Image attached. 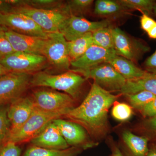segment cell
Here are the masks:
<instances>
[{
  "label": "cell",
  "mask_w": 156,
  "mask_h": 156,
  "mask_svg": "<svg viewBox=\"0 0 156 156\" xmlns=\"http://www.w3.org/2000/svg\"><path fill=\"white\" fill-rule=\"evenodd\" d=\"M118 98L93 83L83 102L64 117L83 127L93 137L100 139L108 131V110Z\"/></svg>",
  "instance_id": "1"
},
{
  "label": "cell",
  "mask_w": 156,
  "mask_h": 156,
  "mask_svg": "<svg viewBox=\"0 0 156 156\" xmlns=\"http://www.w3.org/2000/svg\"><path fill=\"white\" fill-rule=\"evenodd\" d=\"M86 79L80 74L69 71L53 75L45 72H38L31 77L30 86L44 87L62 91L75 99L79 97L81 88Z\"/></svg>",
  "instance_id": "2"
},
{
  "label": "cell",
  "mask_w": 156,
  "mask_h": 156,
  "mask_svg": "<svg viewBox=\"0 0 156 156\" xmlns=\"http://www.w3.org/2000/svg\"><path fill=\"white\" fill-rule=\"evenodd\" d=\"M12 12L28 16L47 33L59 32L70 16L66 3L64 6L57 9H41L20 7L14 8Z\"/></svg>",
  "instance_id": "3"
},
{
  "label": "cell",
  "mask_w": 156,
  "mask_h": 156,
  "mask_svg": "<svg viewBox=\"0 0 156 156\" xmlns=\"http://www.w3.org/2000/svg\"><path fill=\"white\" fill-rule=\"evenodd\" d=\"M66 115V113L64 112L44 111L35 107L25 124L16 132L10 134L6 142L11 141L18 144L30 141L53 120Z\"/></svg>",
  "instance_id": "4"
},
{
  "label": "cell",
  "mask_w": 156,
  "mask_h": 156,
  "mask_svg": "<svg viewBox=\"0 0 156 156\" xmlns=\"http://www.w3.org/2000/svg\"><path fill=\"white\" fill-rule=\"evenodd\" d=\"M70 70L82 75L86 79H92L96 85L110 92H119L127 81L107 62L88 69H72Z\"/></svg>",
  "instance_id": "5"
},
{
  "label": "cell",
  "mask_w": 156,
  "mask_h": 156,
  "mask_svg": "<svg viewBox=\"0 0 156 156\" xmlns=\"http://www.w3.org/2000/svg\"><path fill=\"white\" fill-rule=\"evenodd\" d=\"M0 63L10 72L30 75L44 69L48 62L43 55L14 52L0 59Z\"/></svg>",
  "instance_id": "6"
},
{
  "label": "cell",
  "mask_w": 156,
  "mask_h": 156,
  "mask_svg": "<svg viewBox=\"0 0 156 156\" xmlns=\"http://www.w3.org/2000/svg\"><path fill=\"white\" fill-rule=\"evenodd\" d=\"M32 99L37 108L44 111L66 113L74 108V100L64 92L53 89H41L33 93Z\"/></svg>",
  "instance_id": "7"
},
{
  "label": "cell",
  "mask_w": 156,
  "mask_h": 156,
  "mask_svg": "<svg viewBox=\"0 0 156 156\" xmlns=\"http://www.w3.org/2000/svg\"><path fill=\"white\" fill-rule=\"evenodd\" d=\"M42 55L47 58L48 63L54 67L69 70L71 60L68 41L59 32L48 34Z\"/></svg>",
  "instance_id": "8"
},
{
  "label": "cell",
  "mask_w": 156,
  "mask_h": 156,
  "mask_svg": "<svg viewBox=\"0 0 156 156\" xmlns=\"http://www.w3.org/2000/svg\"><path fill=\"white\" fill-rule=\"evenodd\" d=\"M30 74L9 73L0 76V105L11 103L22 95L30 86Z\"/></svg>",
  "instance_id": "9"
},
{
  "label": "cell",
  "mask_w": 156,
  "mask_h": 156,
  "mask_svg": "<svg viewBox=\"0 0 156 156\" xmlns=\"http://www.w3.org/2000/svg\"><path fill=\"white\" fill-rule=\"evenodd\" d=\"M114 50L118 56L134 62L150 51V48L142 41L129 36L119 27L112 28Z\"/></svg>",
  "instance_id": "10"
},
{
  "label": "cell",
  "mask_w": 156,
  "mask_h": 156,
  "mask_svg": "<svg viewBox=\"0 0 156 156\" xmlns=\"http://www.w3.org/2000/svg\"><path fill=\"white\" fill-rule=\"evenodd\" d=\"M0 26L17 33L33 36L47 38L48 34L30 17L18 12L0 13Z\"/></svg>",
  "instance_id": "11"
},
{
  "label": "cell",
  "mask_w": 156,
  "mask_h": 156,
  "mask_svg": "<svg viewBox=\"0 0 156 156\" xmlns=\"http://www.w3.org/2000/svg\"><path fill=\"white\" fill-rule=\"evenodd\" d=\"M109 24L108 20L91 21L83 17L70 15L59 32L67 41H71L89 33L109 26Z\"/></svg>",
  "instance_id": "12"
},
{
  "label": "cell",
  "mask_w": 156,
  "mask_h": 156,
  "mask_svg": "<svg viewBox=\"0 0 156 156\" xmlns=\"http://www.w3.org/2000/svg\"><path fill=\"white\" fill-rule=\"evenodd\" d=\"M53 122L69 145L88 148L95 145L89 139L86 129L77 123L61 118L53 120Z\"/></svg>",
  "instance_id": "13"
},
{
  "label": "cell",
  "mask_w": 156,
  "mask_h": 156,
  "mask_svg": "<svg viewBox=\"0 0 156 156\" xmlns=\"http://www.w3.org/2000/svg\"><path fill=\"white\" fill-rule=\"evenodd\" d=\"M35 108L31 97H21L10 103L8 109V116L11 124L9 135L16 132L25 124Z\"/></svg>",
  "instance_id": "14"
},
{
  "label": "cell",
  "mask_w": 156,
  "mask_h": 156,
  "mask_svg": "<svg viewBox=\"0 0 156 156\" xmlns=\"http://www.w3.org/2000/svg\"><path fill=\"white\" fill-rule=\"evenodd\" d=\"M4 28L6 36L15 52L43 55L47 37L22 34Z\"/></svg>",
  "instance_id": "15"
},
{
  "label": "cell",
  "mask_w": 156,
  "mask_h": 156,
  "mask_svg": "<svg viewBox=\"0 0 156 156\" xmlns=\"http://www.w3.org/2000/svg\"><path fill=\"white\" fill-rule=\"evenodd\" d=\"M116 55L114 50L105 49L93 44L83 56L71 62V66L74 69H88L107 62Z\"/></svg>",
  "instance_id": "16"
},
{
  "label": "cell",
  "mask_w": 156,
  "mask_h": 156,
  "mask_svg": "<svg viewBox=\"0 0 156 156\" xmlns=\"http://www.w3.org/2000/svg\"><path fill=\"white\" fill-rule=\"evenodd\" d=\"M30 141L32 145L49 149L63 150L69 147L58 128L53 122L48 124Z\"/></svg>",
  "instance_id": "17"
},
{
  "label": "cell",
  "mask_w": 156,
  "mask_h": 156,
  "mask_svg": "<svg viewBox=\"0 0 156 156\" xmlns=\"http://www.w3.org/2000/svg\"><path fill=\"white\" fill-rule=\"evenodd\" d=\"M107 63L110 64L126 80H137L148 73L145 70L136 66L133 62L117 55L111 58Z\"/></svg>",
  "instance_id": "18"
},
{
  "label": "cell",
  "mask_w": 156,
  "mask_h": 156,
  "mask_svg": "<svg viewBox=\"0 0 156 156\" xmlns=\"http://www.w3.org/2000/svg\"><path fill=\"white\" fill-rule=\"evenodd\" d=\"M141 91L151 92L156 95V73L148 72L145 76L137 80H127L119 92L127 96Z\"/></svg>",
  "instance_id": "19"
},
{
  "label": "cell",
  "mask_w": 156,
  "mask_h": 156,
  "mask_svg": "<svg viewBox=\"0 0 156 156\" xmlns=\"http://www.w3.org/2000/svg\"><path fill=\"white\" fill-rule=\"evenodd\" d=\"M122 139L128 148L130 156H146L148 152L149 140L144 136L135 135L130 131H125Z\"/></svg>",
  "instance_id": "20"
},
{
  "label": "cell",
  "mask_w": 156,
  "mask_h": 156,
  "mask_svg": "<svg viewBox=\"0 0 156 156\" xmlns=\"http://www.w3.org/2000/svg\"><path fill=\"white\" fill-rule=\"evenodd\" d=\"M128 10L119 1L97 0L95 2L94 13L100 17L115 18L125 14Z\"/></svg>",
  "instance_id": "21"
},
{
  "label": "cell",
  "mask_w": 156,
  "mask_h": 156,
  "mask_svg": "<svg viewBox=\"0 0 156 156\" xmlns=\"http://www.w3.org/2000/svg\"><path fill=\"white\" fill-rule=\"evenodd\" d=\"M93 44L92 33H89L75 40L68 41L69 55L71 62L80 58Z\"/></svg>",
  "instance_id": "22"
},
{
  "label": "cell",
  "mask_w": 156,
  "mask_h": 156,
  "mask_svg": "<svg viewBox=\"0 0 156 156\" xmlns=\"http://www.w3.org/2000/svg\"><path fill=\"white\" fill-rule=\"evenodd\" d=\"M112 28L109 26L92 33L93 44L105 49L114 50Z\"/></svg>",
  "instance_id": "23"
},
{
  "label": "cell",
  "mask_w": 156,
  "mask_h": 156,
  "mask_svg": "<svg viewBox=\"0 0 156 156\" xmlns=\"http://www.w3.org/2000/svg\"><path fill=\"white\" fill-rule=\"evenodd\" d=\"M119 2L128 10H135L150 16L154 13L156 2L152 0H119Z\"/></svg>",
  "instance_id": "24"
},
{
  "label": "cell",
  "mask_w": 156,
  "mask_h": 156,
  "mask_svg": "<svg viewBox=\"0 0 156 156\" xmlns=\"http://www.w3.org/2000/svg\"><path fill=\"white\" fill-rule=\"evenodd\" d=\"M75 151L73 149L56 150L32 145L26 151L23 156H70Z\"/></svg>",
  "instance_id": "25"
},
{
  "label": "cell",
  "mask_w": 156,
  "mask_h": 156,
  "mask_svg": "<svg viewBox=\"0 0 156 156\" xmlns=\"http://www.w3.org/2000/svg\"><path fill=\"white\" fill-rule=\"evenodd\" d=\"M93 0H71L66 2V8L70 15L82 17L91 9Z\"/></svg>",
  "instance_id": "26"
},
{
  "label": "cell",
  "mask_w": 156,
  "mask_h": 156,
  "mask_svg": "<svg viewBox=\"0 0 156 156\" xmlns=\"http://www.w3.org/2000/svg\"><path fill=\"white\" fill-rule=\"evenodd\" d=\"M127 96L132 107L140 111L156 97V95L147 91H141Z\"/></svg>",
  "instance_id": "27"
},
{
  "label": "cell",
  "mask_w": 156,
  "mask_h": 156,
  "mask_svg": "<svg viewBox=\"0 0 156 156\" xmlns=\"http://www.w3.org/2000/svg\"><path fill=\"white\" fill-rule=\"evenodd\" d=\"M65 3L59 0H22L21 7H29L37 9H51L62 7Z\"/></svg>",
  "instance_id": "28"
},
{
  "label": "cell",
  "mask_w": 156,
  "mask_h": 156,
  "mask_svg": "<svg viewBox=\"0 0 156 156\" xmlns=\"http://www.w3.org/2000/svg\"><path fill=\"white\" fill-rule=\"evenodd\" d=\"M2 105H0V147L7 141L11 129L8 116V108Z\"/></svg>",
  "instance_id": "29"
},
{
  "label": "cell",
  "mask_w": 156,
  "mask_h": 156,
  "mask_svg": "<svg viewBox=\"0 0 156 156\" xmlns=\"http://www.w3.org/2000/svg\"><path fill=\"white\" fill-rule=\"evenodd\" d=\"M133 113L131 107L126 103L116 104L112 108V116L115 119L120 122H125L129 120Z\"/></svg>",
  "instance_id": "30"
},
{
  "label": "cell",
  "mask_w": 156,
  "mask_h": 156,
  "mask_svg": "<svg viewBox=\"0 0 156 156\" xmlns=\"http://www.w3.org/2000/svg\"><path fill=\"white\" fill-rule=\"evenodd\" d=\"M14 52L15 51L6 36L5 29L0 27V59Z\"/></svg>",
  "instance_id": "31"
},
{
  "label": "cell",
  "mask_w": 156,
  "mask_h": 156,
  "mask_svg": "<svg viewBox=\"0 0 156 156\" xmlns=\"http://www.w3.org/2000/svg\"><path fill=\"white\" fill-rule=\"evenodd\" d=\"M17 144L11 141L6 142L0 147V156H21V149Z\"/></svg>",
  "instance_id": "32"
},
{
  "label": "cell",
  "mask_w": 156,
  "mask_h": 156,
  "mask_svg": "<svg viewBox=\"0 0 156 156\" xmlns=\"http://www.w3.org/2000/svg\"><path fill=\"white\" fill-rule=\"evenodd\" d=\"M144 117L152 118L156 116V97L140 111Z\"/></svg>",
  "instance_id": "33"
},
{
  "label": "cell",
  "mask_w": 156,
  "mask_h": 156,
  "mask_svg": "<svg viewBox=\"0 0 156 156\" xmlns=\"http://www.w3.org/2000/svg\"><path fill=\"white\" fill-rule=\"evenodd\" d=\"M140 23L141 29L147 33L155 25L156 21L150 16L142 14L140 17Z\"/></svg>",
  "instance_id": "34"
},
{
  "label": "cell",
  "mask_w": 156,
  "mask_h": 156,
  "mask_svg": "<svg viewBox=\"0 0 156 156\" xmlns=\"http://www.w3.org/2000/svg\"><path fill=\"white\" fill-rule=\"evenodd\" d=\"M144 128L153 137H156V116L148 118L143 124Z\"/></svg>",
  "instance_id": "35"
},
{
  "label": "cell",
  "mask_w": 156,
  "mask_h": 156,
  "mask_svg": "<svg viewBox=\"0 0 156 156\" xmlns=\"http://www.w3.org/2000/svg\"><path fill=\"white\" fill-rule=\"evenodd\" d=\"M144 65L147 72L156 74V50L152 55L147 58Z\"/></svg>",
  "instance_id": "36"
},
{
  "label": "cell",
  "mask_w": 156,
  "mask_h": 156,
  "mask_svg": "<svg viewBox=\"0 0 156 156\" xmlns=\"http://www.w3.org/2000/svg\"><path fill=\"white\" fill-rule=\"evenodd\" d=\"M14 7L9 0H0V13H9L13 11Z\"/></svg>",
  "instance_id": "37"
},
{
  "label": "cell",
  "mask_w": 156,
  "mask_h": 156,
  "mask_svg": "<svg viewBox=\"0 0 156 156\" xmlns=\"http://www.w3.org/2000/svg\"><path fill=\"white\" fill-rule=\"evenodd\" d=\"M147 34L150 38L156 39V24L148 32Z\"/></svg>",
  "instance_id": "38"
},
{
  "label": "cell",
  "mask_w": 156,
  "mask_h": 156,
  "mask_svg": "<svg viewBox=\"0 0 156 156\" xmlns=\"http://www.w3.org/2000/svg\"><path fill=\"white\" fill-rule=\"evenodd\" d=\"M112 156H124L119 148L115 147L113 148Z\"/></svg>",
  "instance_id": "39"
},
{
  "label": "cell",
  "mask_w": 156,
  "mask_h": 156,
  "mask_svg": "<svg viewBox=\"0 0 156 156\" xmlns=\"http://www.w3.org/2000/svg\"><path fill=\"white\" fill-rule=\"evenodd\" d=\"M11 72L0 63V76L7 74Z\"/></svg>",
  "instance_id": "40"
},
{
  "label": "cell",
  "mask_w": 156,
  "mask_h": 156,
  "mask_svg": "<svg viewBox=\"0 0 156 156\" xmlns=\"http://www.w3.org/2000/svg\"><path fill=\"white\" fill-rule=\"evenodd\" d=\"M146 156H156V146L149 149Z\"/></svg>",
  "instance_id": "41"
},
{
  "label": "cell",
  "mask_w": 156,
  "mask_h": 156,
  "mask_svg": "<svg viewBox=\"0 0 156 156\" xmlns=\"http://www.w3.org/2000/svg\"><path fill=\"white\" fill-rule=\"evenodd\" d=\"M154 14L156 16V3L155 5L154 8Z\"/></svg>",
  "instance_id": "42"
},
{
  "label": "cell",
  "mask_w": 156,
  "mask_h": 156,
  "mask_svg": "<svg viewBox=\"0 0 156 156\" xmlns=\"http://www.w3.org/2000/svg\"><path fill=\"white\" fill-rule=\"evenodd\" d=\"M0 27H1V26H0Z\"/></svg>",
  "instance_id": "43"
}]
</instances>
